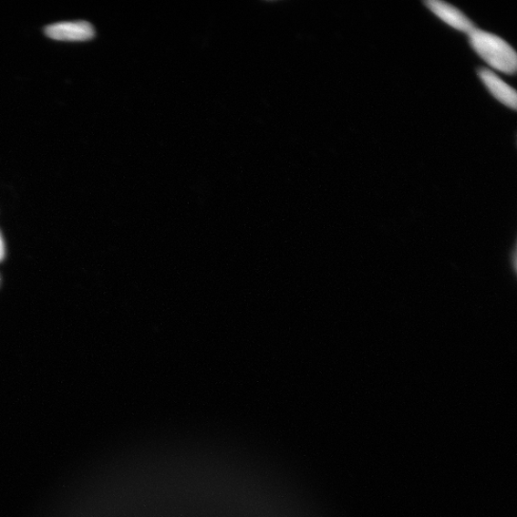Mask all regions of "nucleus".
<instances>
[{"mask_svg":"<svg viewBox=\"0 0 517 517\" xmlns=\"http://www.w3.org/2000/svg\"><path fill=\"white\" fill-rule=\"evenodd\" d=\"M469 36L473 50L490 67L506 74H513L516 71V53L503 38L476 28Z\"/></svg>","mask_w":517,"mask_h":517,"instance_id":"f257e3e1","label":"nucleus"},{"mask_svg":"<svg viewBox=\"0 0 517 517\" xmlns=\"http://www.w3.org/2000/svg\"><path fill=\"white\" fill-rule=\"evenodd\" d=\"M46 34L56 41L84 42L93 37L94 29L87 22H64L47 26Z\"/></svg>","mask_w":517,"mask_h":517,"instance_id":"f03ea898","label":"nucleus"},{"mask_svg":"<svg viewBox=\"0 0 517 517\" xmlns=\"http://www.w3.org/2000/svg\"><path fill=\"white\" fill-rule=\"evenodd\" d=\"M425 5L439 18L456 30L470 34L475 29L473 23L466 15L447 3L429 0Z\"/></svg>","mask_w":517,"mask_h":517,"instance_id":"7ed1b4c3","label":"nucleus"},{"mask_svg":"<svg viewBox=\"0 0 517 517\" xmlns=\"http://www.w3.org/2000/svg\"><path fill=\"white\" fill-rule=\"evenodd\" d=\"M478 74L493 98L506 107L516 109V91L511 86L501 79L500 77L491 70L482 68L479 70Z\"/></svg>","mask_w":517,"mask_h":517,"instance_id":"20e7f679","label":"nucleus"},{"mask_svg":"<svg viewBox=\"0 0 517 517\" xmlns=\"http://www.w3.org/2000/svg\"><path fill=\"white\" fill-rule=\"evenodd\" d=\"M5 243L2 234H0V262H2L3 259L5 258Z\"/></svg>","mask_w":517,"mask_h":517,"instance_id":"39448f33","label":"nucleus"}]
</instances>
